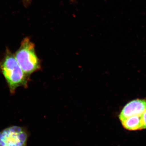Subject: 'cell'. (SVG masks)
<instances>
[{
    "label": "cell",
    "mask_w": 146,
    "mask_h": 146,
    "mask_svg": "<svg viewBox=\"0 0 146 146\" xmlns=\"http://www.w3.org/2000/svg\"><path fill=\"white\" fill-rule=\"evenodd\" d=\"M121 122L123 127L127 130L136 131L143 129L141 116H131Z\"/></svg>",
    "instance_id": "obj_5"
},
{
    "label": "cell",
    "mask_w": 146,
    "mask_h": 146,
    "mask_svg": "<svg viewBox=\"0 0 146 146\" xmlns=\"http://www.w3.org/2000/svg\"><path fill=\"white\" fill-rule=\"evenodd\" d=\"M146 110V100L137 99L128 103L119 115L121 122L131 116H141Z\"/></svg>",
    "instance_id": "obj_4"
},
{
    "label": "cell",
    "mask_w": 146,
    "mask_h": 146,
    "mask_svg": "<svg viewBox=\"0 0 146 146\" xmlns=\"http://www.w3.org/2000/svg\"><path fill=\"white\" fill-rule=\"evenodd\" d=\"M29 136L26 127L10 126L0 131V146H27Z\"/></svg>",
    "instance_id": "obj_3"
},
{
    "label": "cell",
    "mask_w": 146,
    "mask_h": 146,
    "mask_svg": "<svg viewBox=\"0 0 146 146\" xmlns=\"http://www.w3.org/2000/svg\"><path fill=\"white\" fill-rule=\"evenodd\" d=\"M141 120L143 129H146V110L141 115Z\"/></svg>",
    "instance_id": "obj_6"
},
{
    "label": "cell",
    "mask_w": 146,
    "mask_h": 146,
    "mask_svg": "<svg viewBox=\"0 0 146 146\" xmlns=\"http://www.w3.org/2000/svg\"><path fill=\"white\" fill-rule=\"evenodd\" d=\"M14 55L21 69L29 77L41 69V62L36 54L35 46L29 37L23 39Z\"/></svg>",
    "instance_id": "obj_2"
},
{
    "label": "cell",
    "mask_w": 146,
    "mask_h": 146,
    "mask_svg": "<svg viewBox=\"0 0 146 146\" xmlns=\"http://www.w3.org/2000/svg\"><path fill=\"white\" fill-rule=\"evenodd\" d=\"M26 1L27 2H29L30 1H31V0H26Z\"/></svg>",
    "instance_id": "obj_7"
},
{
    "label": "cell",
    "mask_w": 146,
    "mask_h": 146,
    "mask_svg": "<svg viewBox=\"0 0 146 146\" xmlns=\"http://www.w3.org/2000/svg\"><path fill=\"white\" fill-rule=\"evenodd\" d=\"M0 72L5 79L11 94H14L19 87H27L29 77L21 69L14 54L8 48L0 60Z\"/></svg>",
    "instance_id": "obj_1"
}]
</instances>
